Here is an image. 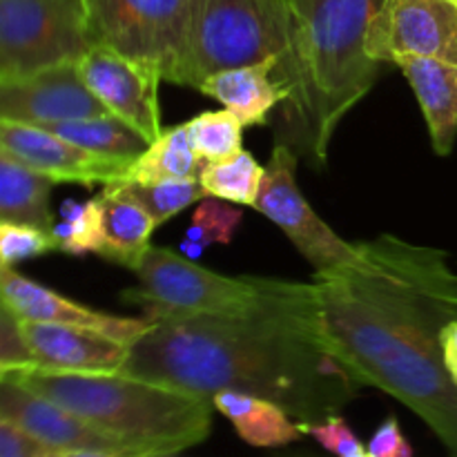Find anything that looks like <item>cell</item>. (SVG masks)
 Here are the masks:
<instances>
[{
  "mask_svg": "<svg viewBox=\"0 0 457 457\" xmlns=\"http://www.w3.org/2000/svg\"><path fill=\"white\" fill-rule=\"evenodd\" d=\"M45 128L52 129L65 141L83 147V150L103 156H119V159L134 161L150 145L138 129H134L132 125L114 114L62 120V123L45 125Z\"/></svg>",
  "mask_w": 457,
  "mask_h": 457,
  "instance_id": "7402d4cb",
  "label": "cell"
},
{
  "mask_svg": "<svg viewBox=\"0 0 457 457\" xmlns=\"http://www.w3.org/2000/svg\"><path fill=\"white\" fill-rule=\"evenodd\" d=\"M453 3H457V0H453Z\"/></svg>",
  "mask_w": 457,
  "mask_h": 457,
  "instance_id": "74e56055",
  "label": "cell"
},
{
  "mask_svg": "<svg viewBox=\"0 0 457 457\" xmlns=\"http://www.w3.org/2000/svg\"><path fill=\"white\" fill-rule=\"evenodd\" d=\"M0 366L13 370L34 369V360L22 337L21 320L0 299Z\"/></svg>",
  "mask_w": 457,
  "mask_h": 457,
  "instance_id": "4dcf8cb0",
  "label": "cell"
},
{
  "mask_svg": "<svg viewBox=\"0 0 457 457\" xmlns=\"http://www.w3.org/2000/svg\"><path fill=\"white\" fill-rule=\"evenodd\" d=\"M201 0H85L96 43L183 85Z\"/></svg>",
  "mask_w": 457,
  "mask_h": 457,
  "instance_id": "52a82bcc",
  "label": "cell"
},
{
  "mask_svg": "<svg viewBox=\"0 0 457 457\" xmlns=\"http://www.w3.org/2000/svg\"><path fill=\"white\" fill-rule=\"evenodd\" d=\"M196 172H201L199 156L192 150L183 123L163 129L159 138H154L145 152L132 161L125 181L159 183L172 179H195Z\"/></svg>",
  "mask_w": 457,
  "mask_h": 457,
  "instance_id": "603a6c76",
  "label": "cell"
},
{
  "mask_svg": "<svg viewBox=\"0 0 457 457\" xmlns=\"http://www.w3.org/2000/svg\"><path fill=\"white\" fill-rule=\"evenodd\" d=\"M369 54L379 62L437 58L457 65V3L386 0L369 31Z\"/></svg>",
  "mask_w": 457,
  "mask_h": 457,
  "instance_id": "30bf717a",
  "label": "cell"
},
{
  "mask_svg": "<svg viewBox=\"0 0 457 457\" xmlns=\"http://www.w3.org/2000/svg\"><path fill=\"white\" fill-rule=\"evenodd\" d=\"M315 284L270 281L248 317L154 321L129 346L120 373L208 397L237 391L281 406L302 424L342 413L360 384L317 333Z\"/></svg>",
  "mask_w": 457,
  "mask_h": 457,
  "instance_id": "7a4b0ae2",
  "label": "cell"
},
{
  "mask_svg": "<svg viewBox=\"0 0 457 457\" xmlns=\"http://www.w3.org/2000/svg\"><path fill=\"white\" fill-rule=\"evenodd\" d=\"M79 74L89 92L107 107V112L152 143L159 138L161 110H159V80L161 74L150 65L132 61L105 45L96 43L79 62Z\"/></svg>",
  "mask_w": 457,
  "mask_h": 457,
  "instance_id": "7c38bea8",
  "label": "cell"
},
{
  "mask_svg": "<svg viewBox=\"0 0 457 457\" xmlns=\"http://www.w3.org/2000/svg\"><path fill=\"white\" fill-rule=\"evenodd\" d=\"M241 219H244V210L237 204L219 199V196H204L192 214V226L186 241L204 250L212 244L230 245Z\"/></svg>",
  "mask_w": 457,
  "mask_h": 457,
  "instance_id": "83f0119b",
  "label": "cell"
},
{
  "mask_svg": "<svg viewBox=\"0 0 457 457\" xmlns=\"http://www.w3.org/2000/svg\"><path fill=\"white\" fill-rule=\"evenodd\" d=\"M397 67L418 96L433 150L449 156L457 141V65L437 58H402Z\"/></svg>",
  "mask_w": 457,
  "mask_h": 457,
  "instance_id": "e0dca14e",
  "label": "cell"
},
{
  "mask_svg": "<svg viewBox=\"0 0 457 457\" xmlns=\"http://www.w3.org/2000/svg\"><path fill=\"white\" fill-rule=\"evenodd\" d=\"M103 214V245L98 257L137 270L150 250L156 223L137 201L129 199L119 183L103 186L96 195Z\"/></svg>",
  "mask_w": 457,
  "mask_h": 457,
  "instance_id": "d6986e66",
  "label": "cell"
},
{
  "mask_svg": "<svg viewBox=\"0 0 457 457\" xmlns=\"http://www.w3.org/2000/svg\"><path fill=\"white\" fill-rule=\"evenodd\" d=\"M290 3H293V4H297V3H299V0H290Z\"/></svg>",
  "mask_w": 457,
  "mask_h": 457,
  "instance_id": "8d00e7d4",
  "label": "cell"
},
{
  "mask_svg": "<svg viewBox=\"0 0 457 457\" xmlns=\"http://www.w3.org/2000/svg\"><path fill=\"white\" fill-rule=\"evenodd\" d=\"M277 65H245L223 70L204 80L199 92L230 110L244 128L268 123V116L288 98V92L272 76Z\"/></svg>",
  "mask_w": 457,
  "mask_h": 457,
  "instance_id": "ac0fdd59",
  "label": "cell"
},
{
  "mask_svg": "<svg viewBox=\"0 0 457 457\" xmlns=\"http://www.w3.org/2000/svg\"><path fill=\"white\" fill-rule=\"evenodd\" d=\"M61 451L40 445L12 420L0 415V457H58Z\"/></svg>",
  "mask_w": 457,
  "mask_h": 457,
  "instance_id": "1f68e13d",
  "label": "cell"
},
{
  "mask_svg": "<svg viewBox=\"0 0 457 457\" xmlns=\"http://www.w3.org/2000/svg\"><path fill=\"white\" fill-rule=\"evenodd\" d=\"M0 415L12 420L27 436L54 451H110L123 455H145L120 437L101 431L65 406L22 386L13 378L0 382Z\"/></svg>",
  "mask_w": 457,
  "mask_h": 457,
  "instance_id": "5bb4252c",
  "label": "cell"
},
{
  "mask_svg": "<svg viewBox=\"0 0 457 457\" xmlns=\"http://www.w3.org/2000/svg\"><path fill=\"white\" fill-rule=\"evenodd\" d=\"M110 114L83 83L76 62L25 76H0V119L31 125Z\"/></svg>",
  "mask_w": 457,
  "mask_h": 457,
  "instance_id": "4fadbf2b",
  "label": "cell"
},
{
  "mask_svg": "<svg viewBox=\"0 0 457 457\" xmlns=\"http://www.w3.org/2000/svg\"><path fill=\"white\" fill-rule=\"evenodd\" d=\"M52 235L56 239V250L67 254H80L101 253L103 245V214L98 199L83 201H67L62 204L61 221L54 223Z\"/></svg>",
  "mask_w": 457,
  "mask_h": 457,
  "instance_id": "4316f807",
  "label": "cell"
},
{
  "mask_svg": "<svg viewBox=\"0 0 457 457\" xmlns=\"http://www.w3.org/2000/svg\"><path fill=\"white\" fill-rule=\"evenodd\" d=\"M302 428L306 436L315 437V440L333 455L369 457V449L361 445L360 437L353 433V428L348 427L346 420H344L342 415H335V418L326 420V422H320V424H302Z\"/></svg>",
  "mask_w": 457,
  "mask_h": 457,
  "instance_id": "f546056e",
  "label": "cell"
},
{
  "mask_svg": "<svg viewBox=\"0 0 457 457\" xmlns=\"http://www.w3.org/2000/svg\"><path fill=\"white\" fill-rule=\"evenodd\" d=\"M186 132L192 150L204 163L235 156L244 143V123L230 110L204 112L187 120Z\"/></svg>",
  "mask_w": 457,
  "mask_h": 457,
  "instance_id": "484cf974",
  "label": "cell"
},
{
  "mask_svg": "<svg viewBox=\"0 0 457 457\" xmlns=\"http://www.w3.org/2000/svg\"><path fill=\"white\" fill-rule=\"evenodd\" d=\"M0 299L21 321H45V324H70L101 330L110 337L132 346L138 337L154 326V321L141 317H116L110 312L80 306L74 299L58 295L21 275L13 268L0 266Z\"/></svg>",
  "mask_w": 457,
  "mask_h": 457,
  "instance_id": "9a60e30c",
  "label": "cell"
},
{
  "mask_svg": "<svg viewBox=\"0 0 457 457\" xmlns=\"http://www.w3.org/2000/svg\"><path fill=\"white\" fill-rule=\"evenodd\" d=\"M360 259L315 275L317 333L360 386L409 406L457 457V384L442 328L457 320V272L445 250L395 235L357 244Z\"/></svg>",
  "mask_w": 457,
  "mask_h": 457,
  "instance_id": "6da1fadb",
  "label": "cell"
},
{
  "mask_svg": "<svg viewBox=\"0 0 457 457\" xmlns=\"http://www.w3.org/2000/svg\"><path fill=\"white\" fill-rule=\"evenodd\" d=\"M52 179L31 172L0 152V221L31 223L52 230Z\"/></svg>",
  "mask_w": 457,
  "mask_h": 457,
  "instance_id": "44dd1931",
  "label": "cell"
},
{
  "mask_svg": "<svg viewBox=\"0 0 457 457\" xmlns=\"http://www.w3.org/2000/svg\"><path fill=\"white\" fill-rule=\"evenodd\" d=\"M13 373H16V370L9 369V366H0V382H4V379L12 378Z\"/></svg>",
  "mask_w": 457,
  "mask_h": 457,
  "instance_id": "d590c367",
  "label": "cell"
},
{
  "mask_svg": "<svg viewBox=\"0 0 457 457\" xmlns=\"http://www.w3.org/2000/svg\"><path fill=\"white\" fill-rule=\"evenodd\" d=\"M94 45L85 0H0V76L79 62Z\"/></svg>",
  "mask_w": 457,
  "mask_h": 457,
  "instance_id": "ba28073f",
  "label": "cell"
},
{
  "mask_svg": "<svg viewBox=\"0 0 457 457\" xmlns=\"http://www.w3.org/2000/svg\"><path fill=\"white\" fill-rule=\"evenodd\" d=\"M262 179L263 168L245 150L223 161L201 165L199 172V181L205 195L219 196V199H226L237 205H253V208L257 204Z\"/></svg>",
  "mask_w": 457,
  "mask_h": 457,
  "instance_id": "cb8c5ba5",
  "label": "cell"
},
{
  "mask_svg": "<svg viewBox=\"0 0 457 457\" xmlns=\"http://www.w3.org/2000/svg\"><path fill=\"white\" fill-rule=\"evenodd\" d=\"M58 457H145V455H123V453H110V451H65Z\"/></svg>",
  "mask_w": 457,
  "mask_h": 457,
  "instance_id": "e575fe53",
  "label": "cell"
},
{
  "mask_svg": "<svg viewBox=\"0 0 457 457\" xmlns=\"http://www.w3.org/2000/svg\"><path fill=\"white\" fill-rule=\"evenodd\" d=\"M34 369L49 373H120L129 346L94 328L70 324L21 321Z\"/></svg>",
  "mask_w": 457,
  "mask_h": 457,
  "instance_id": "2e32d148",
  "label": "cell"
},
{
  "mask_svg": "<svg viewBox=\"0 0 457 457\" xmlns=\"http://www.w3.org/2000/svg\"><path fill=\"white\" fill-rule=\"evenodd\" d=\"M16 382L65 406L143 453L170 457L201 445L212 431V400L123 373H49L22 369Z\"/></svg>",
  "mask_w": 457,
  "mask_h": 457,
  "instance_id": "277c9868",
  "label": "cell"
},
{
  "mask_svg": "<svg viewBox=\"0 0 457 457\" xmlns=\"http://www.w3.org/2000/svg\"><path fill=\"white\" fill-rule=\"evenodd\" d=\"M0 152L54 183L110 186L125 181L132 165L129 159L83 150L47 128L9 119H0Z\"/></svg>",
  "mask_w": 457,
  "mask_h": 457,
  "instance_id": "8fae6325",
  "label": "cell"
},
{
  "mask_svg": "<svg viewBox=\"0 0 457 457\" xmlns=\"http://www.w3.org/2000/svg\"><path fill=\"white\" fill-rule=\"evenodd\" d=\"M56 250L52 230L31 223L0 221V266L16 268L27 259L40 257Z\"/></svg>",
  "mask_w": 457,
  "mask_h": 457,
  "instance_id": "f1b7e54d",
  "label": "cell"
},
{
  "mask_svg": "<svg viewBox=\"0 0 457 457\" xmlns=\"http://www.w3.org/2000/svg\"><path fill=\"white\" fill-rule=\"evenodd\" d=\"M442 351H445V364L451 379L457 384V320H451L442 328Z\"/></svg>",
  "mask_w": 457,
  "mask_h": 457,
  "instance_id": "836d02e7",
  "label": "cell"
},
{
  "mask_svg": "<svg viewBox=\"0 0 457 457\" xmlns=\"http://www.w3.org/2000/svg\"><path fill=\"white\" fill-rule=\"evenodd\" d=\"M214 411L230 420L244 442L259 449H277L303 437L302 424L293 422L281 406L262 397L237 391H221L212 395Z\"/></svg>",
  "mask_w": 457,
  "mask_h": 457,
  "instance_id": "ffe728a7",
  "label": "cell"
},
{
  "mask_svg": "<svg viewBox=\"0 0 457 457\" xmlns=\"http://www.w3.org/2000/svg\"><path fill=\"white\" fill-rule=\"evenodd\" d=\"M295 22L290 0H201L183 85L199 89L217 71L277 65L293 47Z\"/></svg>",
  "mask_w": 457,
  "mask_h": 457,
  "instance_id": "5b68a950",
  "label": "cell"
},
{
  "mask_svg": "<svg viewBox=\"0 0 457 457\" xmlns=\"http://www.w3.org/2000/svg\"><path fill=\"white\" fill-rule=\"evenodd\" d=\"M299 156L284 141H275L268 165L263 168L254 210L270 219L303 259L315 268V275L344 270L360 259L357 244L342 239L312 210L297 186Z\"/></svg>",
  "mask_w": 457,
  "mask_h": 457,
  "instance_id": "9c48e42d",
  "label": "cell"
},
{
  "mask_svg": "<svg viewBox=\"0 0 457 457\" xmlns=\"http://www.w3.org/2000/svg\"><path fill=\"white\" fill-rule=\"evenodd\" d=\"M386 0H299L290 52L272 76L288 92L277 141L321 170L344 116L370 92L379 61L369 54V31Z\"/></svg>",
  "mask_w": 457,
  "mask_h": 457,
  "instance_id": "3957f363",
  "label": "cell"
},
{
  "mask_svg": "<svg viewBox=\"0 0 457 457\" xmlns=\"http://www.w3.org/2000/svg\"><path fill=\"white\" fill-rule=\"evenodd\" d=\"M120 190L137 201L152 219L156 228L163 226L172 217L181 214L183 210L195 205L205 195L199 179H172V181L159 183H137V181H119Z\"/></svg>",
  "mask_w": 457,
  "mask_h": 457,
  "instance_id": "d4e9b609",
  "label": "cell"
},
{
  "mask_svg": "<svg viewBox=\"0 0 457 457\" xmlns=\"http://www.w3.org/2000/svg\"><path fill=\"white\" fill-rule=\"evenodd\" d=\"M134 272L137 286L123 290L120 299L141 308L152 321L248 317L263 311L270 297L272 279L219 275L159 245H150Z\"/></svg>",
  "mask_w": 457,
  "mask_h": 457,
  "instance_id": "8992f818",
  "label": "cell"
},
{
  "mask_svg": "<svg viewBox=\"0 0 457 457\" xmlns=\"http://www.w3.org/2000/svg\"><path fill=\"white\" fill-rule=\"evenodd\" d=\"M366 449H369V457H413V449L393 415L379 424Z\"/></svg>",
  "mask_w": 457,
  "mask_h": 457,
  "instance_id": "d6a6232c",
  "label": "cell"
}]
</instances>
